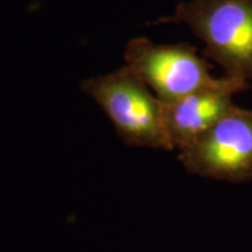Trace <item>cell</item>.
I'll return each instance as SVG.
<instances>
[{"label":"cell","mask_w":252,"mask_h":252,"mask_svg":"<svg viewBox=\"0 0 252 252\" xmlns=\"http://www.w3.org/2000/svg\"><path fill=\"white\" fill-rule=\"evenodd\" d=\"M157 23L187 25L225 76L252 80V0H187Z\"/></svg>","instance_id":"obj_1"},{"label":"cell","mask_w":252,"mask_h":252,"mask_svg":"<svg viewBox=\"0 0 252 252\" xmlns=\"http://www.w3.org/2000/svg\"><path fill=\"white\" fill-rule=\"evenodd\" d=\"M81 89L103 109L126 145L173 150L163 125L161 100L126 64L84 80Z\"/></svg>","instance_id":"obj_2"},{"label":"cell","mask_w":252,"mask_h":252,"mask_svg":"<svg viewBox=\"0 0 252 252\" xmlns=\"http://www.w3.org/2000/svg\"><path fill=\"white\" fill-rule=\"evenodd\" d=\"M124 60L161 102L179 99L219 80L189 43L157 45L146 37H134L126 45Z\"/></svg>","instance_id":"obj_3"},{"label":"cell","mask_w":252,"mask_h":252,"mask_svg":"<svg viewBox=\"0 0 252 252\" xmlns=\"http://www.w3.org/2000/svg\"><path fill=\"white\" fill-rule=\"evenodd\" d=\"M179 159L191 174L214 180L252 179V111L234 105Z\"/></svg>","instance_id":"obj_4"},{"label":"cell","mask_w":252,"mask_h":252,"mask_svg":"<svg viewBox=\"0 0 252 252\" xmlns=\"http://www.w3.org/2000/svg\"><path fill=\"white\" fill-rule=\"evenodd\" d=\"M248 89V82L224 76L216 83L181 98L162 103L163 125L173 150L187 149L232 106V96Z\"/></svg>","instance_id":"obj_5"}]
</instances>
